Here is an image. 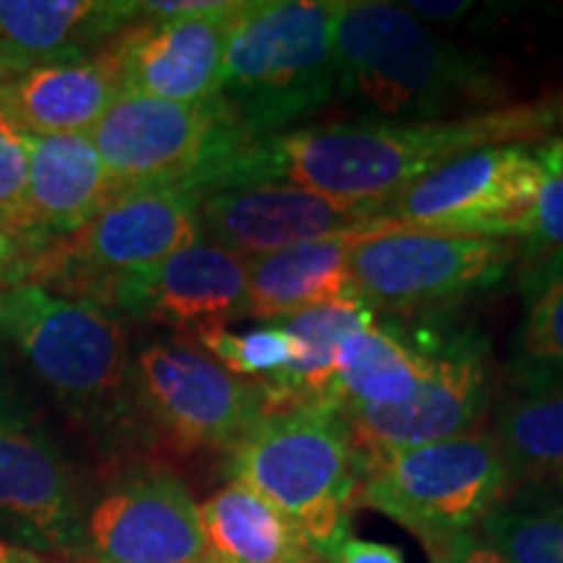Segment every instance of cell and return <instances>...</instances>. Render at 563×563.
<instances>
[{
    "instance_id": "obj_1",
    "label": "cell",
    "mask_w": 563,
    "mask_h": 563,
    "mask_svg": "<svg viewBox=\"0 0 563 563\" xmlns=\"http://www.w3.org/2000/svg\"><path fill=\"white\" fill-rule=\"evenodd\" d=\"M561 121V104L543 102L426 123L306 125L277 136L251 139L203 194L249 183H292L340 201L384 207L452 159L488 146L543 139Z\"/></svg>"
},
{
    "instance_id": "obj_2",
    "label": "cell",
    "mask_w": 563,
    "mask_h": 563,
    "mask_svg": "<svg viewBox=\"0 0 563 563\" xmlns=\"http://www.w3.org/2000/svg\"><path fill=\"white\" fill-rule=\"evenodd\" d=\"M336 97L368 121H443L477 115L506 100L490 63L439 37L405 5L340 3L334 21Z\"/></svg>"
},
{
    "instance_id": "obj_3",
    "label": "cell",
    "mask_w": 563,
    "mask_h": 563,
    "mask_svg": "<svg viewBox=\"0 0 563 563\" xmlns=\"http://www.w3.org/2000/svg\"><path fill=\"white\" fill-rule=\"evenodd\" d=\"M336 11V0H243L217 97L245 136H277L334 100Z\"/></svg>"
},
{
    "instance_id": "obj_4",
    "label": "cell",
    "mask_w": 563,
    "mask_h": 563,
    "mask_svg": "<svg viewBox=\"0 0 563 563\" xmlns=\"http://www.w3.org/2000/svg\"><path fill=\"white\" fill-rule=\"evenodd\" d=\"M228 454L232 481L266 498L329 563L363 483L342 420L319 407L266 415Z\"/></svg>"
},
{
    "instance_id": "obj_5",
    "label": "cell",
    "mask_w": 563,
    "mask_h": 563,
    "mask_svg": "<svg viewBox=\"0 0 563 563\" xmlns=\"http://www.w3.org/2000/svg\"><path fill=\"white\" fill-rule=\"evenodd\" d=\"M0 329L76 418L112 420L129 402V334L102 302L21 285L0 295Z\"/></svg>"
},
{
    "instance_id": "obj_6",
    "label": "cell",
    "mask_w": 563,
    "mask_h": 563,
    "mask_svg": "<svg viewBox=\"0 0 563 563\" xmlns=\"http://www.w3.org/2000/svg\"><path fill=\"white\" fill-rule=\"evenodd\" d=\"M511 475L493 431L481 426L454 439L405 449L365 470L357 506L382 511L431 553L477 532L509 496Z\"/></svg>"
},
{
    "instance_id": "obj_7",
    "label": "cell",
    "mask_w": 563,
    "mask_h": 563,
    "mask_svg": "<svg viewBox=\"0 0 563 563\" xmlns=\"http://www.w3.org/2000/svg\"><path fill=\"white\" fill-rule=\"evenodd\" d=\"M89 139L123 191L183 186L199 196L251 141L220 97L165 102L133 91L118 95Z\"/></svg>"
},
{
    "instance_id": "obj_8",
    "label": "cell",
    "mask_w": 563,
    "mask_h": 563,
    "mask_svg": "<svg viewBox=\"0 0 563 563\" xmlns=\"http://www.w3.org/2000/svg\"><path fill=\"white\" fill-rule=\"evenodd\" d=\"M540 146L477 150L412 183L378 209L389 230L473 238H530L543 188Z\"/></svg>"
},
{
    "instance_id": "obj_9",
    "label": "cell",
    "mask_w": 563,
    "mask_h": 563,
    "mask_svg": "<svg viewBox=\"0 0 563 563\" xmlns=\"http://www.w3.org/2000/svg\"><path fill=\"white\" fill-rule=\"evenodd\" d=\"M129 402L183 452H230L266 418L258 382L241 378L183 340L150 342L131 363Z\"/></svg>"
},
{
    "instance_id": "obj_10",
    "label": "cell",
    "mask_w": 563,
    "mask_h": 563,
    "mask_svg": "<svg viewBox=\"0 0 563 563\" xmlns=\"http://www.w3.org/2000/svg\"><path fill=\"white\" fill-rule=\"evenodd\" d=\"M517 245L496 238L384 230L350 251L357 298L368 308L410 313L490 290L509 277Z\"/></svg>"
},
{
    "instance_id": "obj_11",
    "label": "cell",
    "mask_w": 563,
    "mask_h": 563,
    "mask_svg": "<svg viewBox=\"0 0 563 563\" xmlns=\"http://www.w3.org/2000/svg\"><path fill=\"white\" fill-rule=\"evenodd\" d=\"M493 394L488 340L477 329L443 323L428 382L405 405L389 410L342 412L361 473L386 456L446 441L477 428Z\"/></svg>"
},
{
    "instance_id": "obj_12",
    "label": "cell",
    "mask_w": 563,
    "mask_h": 563,
    "mask_svg": "<svg viewBox=\"0 0 563 563\" xmlns=\"http://www.w3.org/2000/svg\"><path fill=\"white\" fill-rule=\"evenodd\" d=\"M199 201V194L183 186L125 191L74 235L47 245L30 272L37 277L42 272L66 274L97 292L118 274L150 269L201 241Z\"/></svg>"
},
{
    "instance_id": "obj_13",
    "label": "cell",
    "mask_w": 563,
    "mask_h": 563,
    "mask_svg": "<svg viewBox=\"0 0 563 563\" xmlns=\"http://www.w3.org/2000/svg\"><path fill=\"white\" fill-rule=\"evenodd\" d=\"M81 506L60 449L0 382V538L32 553H81Z\"/></svg>"
},
{
    "instance_id": "obj_14",
    "label": "cell",
    "mask_w": 563,
    "mask_h": 563,
    "mask_svg": "<svg viewBox=\"0 0 563 563\" xmlns=\"http://www.w3.org/2000/svg\"><path fill=\"white\" fill-rule=\"evenodd\" d=\"M378 203H350L292 183H249L201 196V238L243 262L355 232L389 230L378 222Z\"/></svg>"
},
{
    "instance_id": "obj_15",
    "label": "cell",
    "mask_w": 563,
    "mask_h": 563,
    "mask_svg": "<svg viewBox=\"0 0 563 563\" xmlns=\"http://www.w3.org/2000/svg\"><path fill=\"white\" fill-rule=\"evenodd\" d=\"M81 551L95 563H207L199 506L165 470H131L91 506Z\"/></svg>"
},
{
    "instance_id": "obj_16",
    "label": "cell",
    "mask_w": 563,
    "mask_h": 563,
    "mask_svg": "<svg viewBox=\"0 0 563 563\" xmlns=\"http://www.w3.org/2000/svg\"><path fill=\"white\" fill-rule=\"evenodd\" d=\"M245 292L249 266L207 238L150 269L118 274L97 290L110 308L131 319L191 334L241 319Z\"/></svg>"
},
{
    "instance_id": "obj_17",
    "label": "cell",
    "mask_w": 563,
    "mask_h": 563,
    "mask_svg": "<svg viewBox=\"0 0 563 563\" xmlns=\"http://www.w3.org/2000/svg\"><path fill=\"white\" fill-rule=\"evenodd\" d=\"M241 0L199 16L144 19L110 40L123 91L165 102H203L220 91L228 30Z\"/></svg>"
},
{
    "instance_id": "obj_18",
    "label": "cell",
    "mask_w": 563,
    "mask_h": 563,
    "mask_svg": "<svg viewBox=\"0 0 563 563\" xmlns=\"http://www.w3.org/2000/svg\"><path fill=\"white\" fill-rule=\"evenodd\" d=\"M443 323L371 321L344 336L327 410H389L428 382Z\"/></svg>"
},
{
    "instance_id": "obj_19",
    "label": "cell",
    "mask_w": 563,
    "mask_h": 563,
    "mask_svg": "<svg viewBox=\"0 0 563 563\" xmlns=\"http://www.w3.org/2000/svg\"><path fill=\"white\" fill-rule=\"evenodd\" d=\"M123 194L89 136H30L26 224L40 245L74 235Z\"/></svg>"
},
{
    "instance_id": "obj_20",
    "label": "cell",
    "mask_w": 563,
    "mask_h": 563,
    "mask_svg": "<svg viewBox=\"0 0 563 563\" xmlns=\"http://www.w3.org/2000/svg\"><path fill=\"white\" fill-rule=\"evenodd\" d=\"M121 91L115 60L100 51L21 70L0 89V102L30 136H89Z\"/></svg>"
},
{
    "instance_id": "obj_21",
    "label": "cell",
    "mask_w": 563,
    "mask_h": 563,
    "mask_svg": "<svg viewBox=\"0 0 563 563\" xmlns=\"http://www.w3.org/2000/svg\"><path fill=\"white\" fill-rule=\"evenodd\" d=\"M141 19L125 0H0V45L21 68L84 58Z\"/></svg>"
},
{
    "instance_id": "obj_22",
    "label": "cell",
    "mask_w": 563,
    "mask_h": 563,
    "mask_svg": "<svg viewBox=\"0 0 563 563\" xmlns=\"http://www.w3.org/2000/svg\"><path fill=\"white\" fill-rule=\"evenodd\" d=\"M361 238H365V232L336 235L245 262L249 292L243 316L277 321L308 308L361 300L350 274V251Z\"/></svg>"
},
{
    "instance_id": "obj_23",
    "label": "cell",
    "mask_w": 563,
    "mask_h": 563,
    "mask_svg": "<svg viewBox=\"0 0 563 563\" xmlns=\"http://www.w3.org/2000/svg\"><path fill=\"white\" fill-rule=\"evenodd\" d=\"M511 488L563 485V376H517L493 412Z\"/></svg>"
},
{
    "instance_id": "obj_24",
    "label": "cell",
    "mask_w": 563,
    "mask_h": 563,
    "mask_svg": "<svg viewBox=\"0 0 563 563\" xmlns=\"http://www.w3.org/2000/svg\"><path fill=\"white\" fill-rule=\"evenodd\" d=\"M207 563H327L266 498L230 481L199 506Z\"/></svg>"
},
{
    "instance_id": "obj_25",
    "label": "cell",
    "mask_w": 563,
    "mask_h": 563,
    "mask_svg": "<svg viewBox=\"0 0 563 563\" xmlns=\"http://www.w3.org/2000/svg\"><path fill=\"white\" fill-rule=\"evenodd\" d=\"M477 534L506 563H563V485L511 488Z\"/></svg>"
},
{
    "instance_id": "obj_26",
    "label": "cell",
    "mask_w": 563,
    "mask_h": 563,
    "mask_svg": "<svg viewBox=\"0 0 563 563\" xmlns=\"http://www.w3.org/2000/svg\"><path fill=\"white\" fill-rule=\"evenodd\" d=\"M514 376H563V251H545L522 277Z\"/></svg>"
},
{
    "instance_id": "obj_27",
    "label": "cell",
    "mask_w": 563,
    "mask_h": 563,
    "mask_svg": "<svg viewBox=\"0 0 563 563\" xmlns=\"http://www.w3.org/2000/svg\"><path fill=\"white\" fill-rule=\"evenodd\" d=\"M196 342L230 373L251 382H262L274 373L287 371L295 361L292 336L274 321L249 332H230L228 327L201 329L196 332Z\"/></svg>"
},
{
    "instance_id": "obj_28",
    "label": "cell",
    "mask_w": 563,
    "mask_h": 563,
    "mask_svg": "<svg viewBox=\"0 0 563 563\" xmlns=\"http://www.w3.org/2000/svg\"><path fill=\"white\" fill-rule=\"evenodd\" d=\"M26 175H30V133L13 121L9 108L0 102V224L32 238L26 224Z\"/></svg>"
},
{
    "instance_id": "obj_29",
    "label": "cell",
    "mask_w": 563,
    "mask_h": 563,
    "mask_svg": "<svg viewBox=\"0 0 563 563\" xmlns=\"http://www.w3.org/2000/svg\"><path fill=\"white\" fill-rule=\"evenodd\" d=\"M540 154L545 178L530 241L540 251H563V141H545L540 144Z\"/></svg>"
},
{
    "instance_id": "obj_30",
    "label": "cell",
    "mask_w": 563,
    "mask_h": 563,
    "mask_svg": "<svg viewBox=\"0 0 563 563\" xmlns=\"http://www.w3.org/2000/svg\"><path fill=\"white\" fill-rule=\"evenodd\" d=\"M42 251L45 249L40 243H34L32 238L0 224V274H5L11 279L21 277V274L30 272L32 262Z\"/></svg>"
},
{
    "instance_id": "obj_31",
    "label": "cell",
    "mask_w": 563,
    "mask_h": 563,
    "mask_svg": "<svg viewBox=\"0 0 563 563\" xmlns=\"http://www.w3.org/2000/svg\"><path fill=\"white\" fill-rule=\"evenodd\" d=\"M428 555H431V563H506L477 532L449 540Z\"/></svg>"
},
{
    "instance_id": "obj_32",
    "label": "cell",
    "mask_w": 563,
    "mask_h": 563,
    "mask_svg": "<svg viewBox=\"0 0 563 563\" xmlns=\"http://www.w3.org/2000/svg\"><path fill=\"white\" fill-rule=\"evenodd\" d=\"M329 563H407L405 553L399 548L386 543H373V540L347 538L336 545Z\"/></svg>"
},
{
    "instance_id": "obj_33",
    "label": "cell",
    "mask_w": 563,
    "mask_h": 563,
    "mask_svg": "<svg viewBox=\"0 0 563 563\" xmlns=\"http://www.w3.org/2000/svg\"><path fill=\"white\" fill-rule=\"evenodd\" d=\"M407 11L422 19H456L470 11V3H407Z\"/></svg>"
},
{
    "instance_id": "obj_34",
    "label": "cell",
    "mask_w": 563,
    "mask_h": 563,
    "mask_svg": "<svg viewBox=\"0 0 563 563\" xmlns=\"http://www.w3.org/2000/svg\"><path fill=\"white\" fill-rule=\"evenodd\" d=\"M0 563H47V561L40 559L37 553L26 551V548H19L9 543V540L0 538Z\"/></svg>"
},
{
    "instance_id": "obj_35",
    "label": "cell",
    "mask_w": 563,
    "mask_h": 563,
    "mask_svg": "<svg viewBox=\"0 0 563 563\" xmlns=\"http://www.w3.org/2000/svg\"><path fill=\"white\" fill-rule=\"evenodd\" d=\"M21 70H24L21 68V63L13 58V55L5 51L3 45H0V89H3L11 79H16Z\"/></svg>"
},
{
    "instance_id": "obj_36",
    "label": "cell",
    "mask_w": 563,
    "mask_h": 563,
    "mask_svg": "<svg viewBox=\"0 0 563 563\" xmlns=\"http://www.w3.org/2000/svg\"><path fill=\"white\" fill-rule=\"evenodd\" d=\"M0 295H3V292H0Z\"/></svg>"
}]
</instances>
